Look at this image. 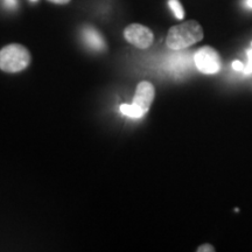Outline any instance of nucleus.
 <instances>
[{"instance_id":"f8f14e48","label":"nucleus","mask_w":252,"mask_h":252,"mask_svg":"<svg viewBox=\"0 0 252 252\" xmlns=\"http://www.w3.org/2000/svg\"><path fill=\"white\" fill-rule=\"evenodd\" d=\"M4 2H5V5L9 8H13L17 6V0H4Z\"/></svg>"},{"instance_id":"6e6552de","label":"nucleus","mask_w":252,"mask_h":252,"mask_svg":"<svg viewBox=\"0 0 252 252\" xmlns=\"http://www.w3.org/2000/svg\"><path fill=\"white\" fill-rule=\"evenodd\" d=\"M168 6L174 13L175 18L179 20H182L185 18V9L182 7L181 2L179 0H168Z\"/></svg>"},{"instance_id":"f03ea898","label":"nucleus","mask_w":252,"mask_h":252,"mask_svg":"<svg viewBox=\"0 0 252 252\" xmlns=\"http://www.w3.org/2000/svg\"><path fill=\"white\" fill-rule=\"evenodd\" d=\"M154 96H156V89H154L153 84L144 81L137 87L132 104H122L119 110L126 117L133 119L141 118L149 112Z\"/></svg>"},{"instance_id":"1a4fd4ad","label":"nucleus","mask_w":252,"mask_h":252,"mask_svg":"<svg viewBox=\"0 0 252 252\" xmlns=\"http://www.w3.org/2000/svg\"><path fill=\"white\" fill-rule=\"evenodd\" d=\"M248 59H249V62L247 67L244 68V72L245 74H251L252 72V49L248 50Z\"/></svg>"},{"instance_id":"4468645a","label":"nucleus","mask_w":252,"mask_h":252,"mask_svg":"<svg viewBox=\"0 0 252 252\" xmlns=\"http://www.w3.org/2000/svg\"><path fill=\"white\" fill-rule=\"evenodd\" d=\"M244 2H245V5H247L249 8L252 9V0H244Z\"/></svg>"},{"instance_id":"39448f33","label":"nucleus","mask_w":252,"mask_h":252,"mask_svg":"<svg viewBox=\"0 0 252 252\" xmlns=\"http://www.w3.org/2000/svg\"><path fill=\"white\" fill-rule=\"evenodd\" d=\"M124 36L127 42L139 49H147L152 46L154 34L149 27L140 24H131L125 28Z\"/></svg>"},{"instance_id":"423d86ee","label":"nucleus","mask_w":252,"mask_h":252,"mask_svg":"<svg viewBox=\"0 0 252 252\" xmlns=\"http://www.w3.org/2000/svg\"><path fill=\"white\" fill-rule=\"evenodd\" d=\"M82 39H83L84 43L96 52H102L106 48L105 41H104L103 36L100 35L99 32H97L94 27L87 26L82 30Z\"/></svg>"},{"instance_id":"7ed1b4c3","label":"nucleus","mask_w":252,"mask_h":252,"mask_svg":"<svg viewBox=\"0 0 252 252\" xmlns=\"http://www.w3.org/2000/svg\"><path fill=\"white\" fill-rule=\"evenodd\" d=\"M31 54L26 47L12 43L0 50V69L6 72H19L27 68Z\"/></svg>"},{"instance_id":"ddd939ff","label":"nucleus","mask_w":252,"mask_h":252,"mask_svg":"<svg viewBox=\"0 0 252 252\" xmlns=\"http://www.w3.org/2000/svg\"><path fill=\"white\" fill-rule=\"evenodd\" d=\"M48 1L53 2V4H58V5H65L68 2H70L71 0H48Z\"/></svg>"},{"instance_id":"f257e3e1","label":"nucleus","mask_w":252,"mask_h":252,"mask_svg":"<svg viewBox=\"0 0 252 252\" xmlns=\"http://www.w3.org/2000/svg\"><path fill=\"white\" fill-rule=\"evenodd\" d=\"M203 28L197 21L188 20L169 28L166 46L172 50H184L203 39Z\"/></svg>"},{"instance_id":"9b49d317","label":"nucleus","mask_w":252,"mask_h":252,"mask_svg":"<svg viewBox=\"0 0 252 252\" xmlns=\"http://www.w3.org/2000/svg\"><path fill=\"white\" fill-rule=\"evenodd\" d=\"M232 68H234L236 71H242L244 69V65H243V63H242L241 61L236 60V61L232 62Z\"/></svg>"},{"instance_id":"dca6fc26","label":"nucleus","mask_w":252,"mask_h":252,"mask_svg":"<svg viewBox=\"0 0 252 252\" xmlns=\"http://www.w3.org/2000/svg\"><path fill=\"white\" fill-rule=\"evenodd\" d=\"M251 46H252V43H251Z\"/></svg>"},{"instance_id":"20e7f679","label":"nucleus","mask_w":252,"mask_h":252,"mask_svg":"<svg viewBox=\"0 0 252 252\" xmlns=\"http://www.w3.org/2000/svg\"><path fill=\"white\" fill-rule=\"evenodd\" d=\"M193 59L195 67L202 74H217L220 70V68H222L220 56L219 52L214 49L213 47L204 46L202 48L197 49L195 52Z\"/></svg>"},{"instance_id":"2eb2a0df","label":"nucleus","mask_w":252,"mask_h":252,"mask_svg":"<svg viewBox=\"0 0 252 252\" xmlns=\"http://www.w3.org/2000/svg\"><path fill=\"white\" fill-rule=\"evenodd\" d=\"M31 1H36V0H31Z\"/></svg>"},{"instance_id":"9d476101","label":"nucleus","mask_w":252,"mask_h":252,"mask_svg":"<svg viewBox=\"0 0 252 252\" xmlns=\"http://www.w3.org/2000/svg\"><path fill=\"white\" fill-rule=\"evenodd\" d=\"M197 252H215V248L212 244H202L197 248Z\"/></svg>"},{"instance_id":"0eeeda50","label":"nucleus","mask_w":252,"mask_h":252,"mask_svg":"<svg viewBox=\"0 0 252 252\" xmlns=\"http://www.w3.org/2000/svg\"><path fill=\"white\" fill-rule=\"evenodd\" d=\"M189 67L188 56L187 55H174L169 60L168 70L175 75H181L187 70Z\"/></svg>"}]
</instances>
